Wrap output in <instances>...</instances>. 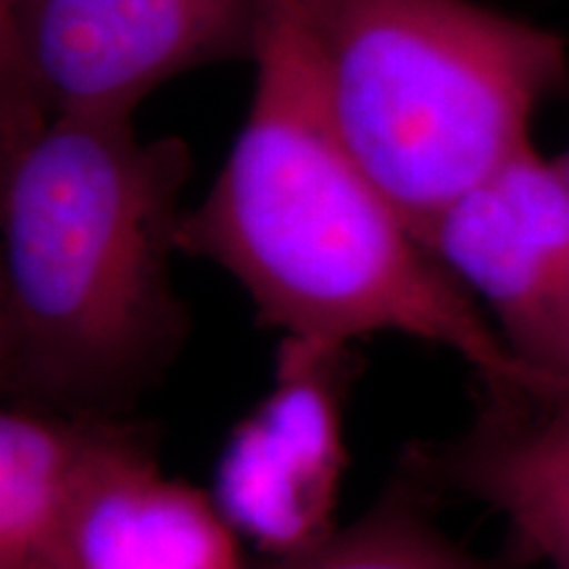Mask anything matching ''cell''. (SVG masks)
Segmentation results:
<instances>
[{"label": "cell", "instance_id": "cell-1", "mask_svg": "<svg viewBox=\"0 0 569 569\" xmlns=\"http://www.w3.org/2000/svg\"><path fill=\"white\" fill-rule=\"evenodd\" d=\"M253 63L251 109L203 203L184 211L180 251L224 269L261 322L309 351L401 332L465 359L490 401H551L348 151L272 0Z\"/></svg>", "mask_w": 569, "mask_h": 569}, {"label": "cell", "instance_id": "cell-2", "mask_svg": "<svg viewBox=\"0 0 569 569\" xmlns=\"http://www.w3.org/2000/svg\"><path fill=\"white\" fill-rule=\"evenodd\" d=\"M190 172L188 142L142 140L124 117H51L3 153L0 382L13 401L103 415L177 359Z\"/></svg>", "mask_w": 569, "mask_h": 569}, {"label": "cell", "instance_id": "cell-3", "mask_svg": "<svg viewBox=\"0 0 569 569\" xmlns=\"http://www.w3.org/2000/svg\"><path fill=\"white\" fill-rule=\"evenodd\" d=\"M340 138L422 238L569 88L565 38L472 0H272Z\"/></svg>", "mask_w": 569, "mask_h": 569}, {"label": "cell", "instance_id": "cell-4", "mask_svg": "<svg viewBox=\"0 0 569 569\" xmlns=\"http://www.w3.org/2000/svg\"><path fill=\"white\" fill-rule=\"evenodd\" d=\"M269 0H21L0 19L3 151L51 117H124L184 71L256 59Z\"/></svg>", "mask_w": 569, "mask_h": 569}, {"label": "cell", "instance_id": "cell-5", "mask_svg": "<svg viewBox=\"0 0 569 569\" xmlns=\"http://www.w3.org/2000/svg\"><path fill=\"white\" fill-rule=\"evenodd\" d=\"M509 346L569 403V193L528 142L461 193L419 238Z\"/></svg>", "mask_w": 569, "mask_h": 569}, {"label": "cell", "instance_id": "cell-6", "mask_svg": "<svg viewBox=\"0 0 569 569\" xmlns=\"http://www.w3.org/2000/svg\"><path fill=\"white\" fill-rule=\"evenodd\" d=\"M38 569H238V561L203 498L163 478L130 427L111 425Z\"/></svg>", "mask_w": 569, "mask_h": 569}, {"label": "cell", "instance_id": "cell-7", "mask_svg": "<svg viewBox=\"0 0 569 569\" xmlns=\"http://www.w3.org/2000/svg\"><path fill=\"white\" fill-rule=\"evenodd\" d=\"M438 469L507 519L525 557L569 569V403L490 401Z\"/></svg>", "mask_w": 569, "mask_h": 569}, {"label": "cell", "instance_id": "cell-8", "mask_svg": "<svg viewBox=\"0 0 569 569\" xmlns=\"http://www.w3.org/2000/svg\"><path fill=\"white\" fill-rule=\"evenodd\" d=\"M111 422L13 401L0 415V569H38Z\"/></svg>", "mask_w": 569, "mask_h": 569}, {"label": "cell", "instance_id": "cell-9", "mask_svg": "<svg viewBox=\"0 0 569 569\" xmlns=\"http://www.w3.org/2000/svg\"><path fill=\"white\" fill-rule=\"evenodd\" d=\"M269 569H496L407 507H380Z\"/></svg>", "mask_w": 569, "mask_h": 569}, {"label": "cell", "instance_id": "cell-10", "mask_svg": "<svg viewBox=\"0 0 569 569\" xmlns=\"http://www.w3.org/2000/svg\"><path fill=\"white\" fill-rule=\"evenodd\" d=\"M553 161H557V169H559L561 180H565V188H567V193H569V148H567L565 153L553 156Z\"/></svg>", "mask_w": 569, "mask_h": 569}, {"label": "cell", "instance_id": "cell-11", "mask_svg": "<svg viewBox=\"0 0 569 569\" xmlns=\"http://www.w3.org/2000/svg\"><path fill=\"white\" fill-rule=\"evenodd\" d=\"M21 6V0H0V19L9 17V13H13Z\"/></svg>", "mask_w": 569, "mask_h": 569}]
</instances>
